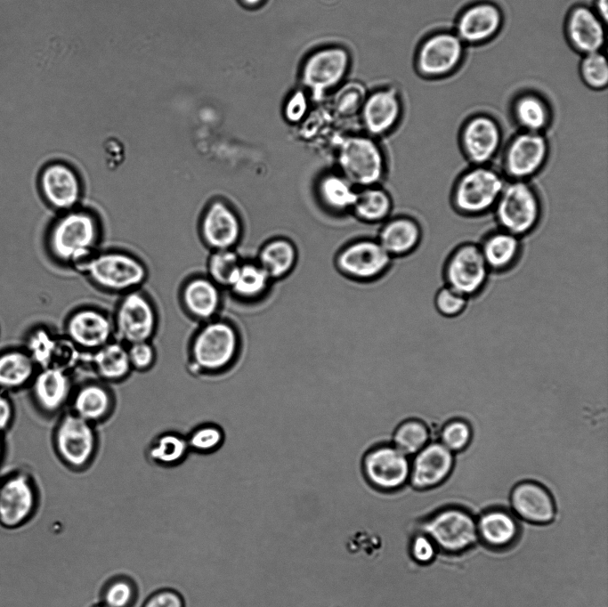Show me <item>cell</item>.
<instances>
[{"label": "cell", "mask_w": 608, "mask_h": 607, "mask_svg": "<svg viewBox=\"0 0 608 607\" xmlns=\"http://www.w3.org/2000/svg\"><path fill=\"white\" fill-rule=\"evenodd\" d=\"M507 179L491 165H470L455 180L450 192L452 208L466 217L492 212Z\"/></svg>", "instance_id": "7a4b0ae2"}, {"label": "cell", "mask_w": 608, "mask_h": 607, "mask_svg": "<svg viewBox=\"0 0 608 607\" xmlns=\"http://www.w3.org/2000/svg\"><path fill=\"white\" fill-rule=\"evenodd\" d=\"M339 173L354 187L377 186L385 174V155L369 135L344 138L336 150Z\"/></svg>", "instance_id": "5b68a950"}, {"label": "cell", "mask_w": 608, "mask_h": 607, "mask_svg": "<svg viewBox=\"0 0 608 607\" xmlns=\"http://www.w3.org/2000/svg\"><path fill=\"white\" fill-rule=\"evenodd\" d=\"M434 542L438 550L458 554L473 547L478 539L476 519L462 507L449 506L422 522L419 530Z\"/></svg>", "instance_id": "8992f818"}, {"label": "cell", "mask_w": 608, "mask_h": 607, "mask_svg": "<svg viewBox=\"0 0 608 607\" xmlns=\"http://www.w3.org/2000/svg\"><path fill=\"white\" fill-rule=\"evenodd\" d=\"M36 363L28 352L12 350L0 354V388L17 389L35 376Z\"/></svg>", "instance_id": "d590c367"}, {"label": "cell", "mask_w": 608, "mask_h": 607, "mask_svg": "<svg viewBox=\"0 0 608 607\" xmlns=\"http://www.w3.org/2000/svg\"><path fill=\"white\" fill-rule=\"evenodd\" d=\"M142 607H184V602L178 592L166 588L150 595Z\"/></svg>", "instance_id": "f5cc1de1"}, {"label": "cell", "mask_w": 608, "mask_h": 607, "mask_svg": "<svg viewBox=\"0 0 608 607\" xmlns=\"http://www.w3.org/2000/svg\"><path fill=\"white\" fill-rule=\"evenodd\" d=\"M308 111V100L303 91L294 92L286 101L284 116L288 122H300Z\"/></svg>", "instance_id": "816d5d0a"}, {"label": "cell", "mask_w": 608, "mask_h": 607, "mask_svg": "<svg viewBox=\"0 0 608 607\" xmlns=\"http://www.w3.org/2000/svg\"><path fill=\"white\" fill-rule=\"evenodd\" d=\"M66 336L82 352H93L114 339L112 320L93 308L72 312L65 324Z\"/></svg>", "instance_id": "d6986e66"}, {"label": "cell", "mask_w": 608, "mask_h": 607, "mask_svg": "<svg viewBox=\"0 0 608 607\" xmlns=\"http://www.w3.org/2000/svg\"><path fill=\"white\" fill-rule=\"evenodd\" d=\"M317 195L328 210L342 213L352 210L358 190L340 173H327L317 182Z\"/></svg>", "instance_id": "836d02e7"}, {"label": "cell", "mask_w": 608, "mask_h": 607, "mask_svg": "<svg viewBox=\"0 0 608 607\" xmlns=\"http://www.w3.org/2000/svg\"><path fill=\"white\" fill-rule=\"evenodd\" d=\"M240 348L238 328L230 319L215 318L203 322L190 344L193 371L221 376L235 363Z\"/></svg>", "instance_id": "6da1fadb"}, {"label": "cell", "mask_w": 608, "mask_h": 607, "mask_svg": "<svg viewBox=\"0 0 608 607\" xmlns=\"http://www.w3.org/2000/svg\"><path fill=\"white\" fill-rule=\"evenodd\" d=\"M463 52L464 43L456 33H435L422 43L417 57V69L425 77L445 76L458 66Z\"/></svg>", "instance_id": "e0dca14e"}, {"label": "cell", "mask_w": 608, "mask_h": 607, "mask_svg": "<svg viewBox=\"0 0 608 607\" xmlns=\"http://www.w3.org/2000/svg\"><path fill=\"white\" fill-rule=\"evenodd\" d=\"M468 298L445 285L435 293L434 303L437 312L444 317L452 318L464 312Z\"/></svg>", "instance_id": "c3c4849f"}, {"label": "cell", "mask_w": 608, "mask_h": 607, "mask_svg": "<svg viewBox=\"0 0 608 607\" xmlns=\"http://www.w3.org/2000/svg\"><path fill=\"white\" fill-rule=\"evenodd\" d=\"M37 184L45 202L53 209L69 211L75 206L81 195L77 174L68 165L53 161L41 168Z\"/></svg>", "instance_id": "ac0fdd59"}, {"label": "cell", "mask_w": 608, "mask_h": 607, "mask_svg": "<svg viewBox=\"0 0 608 607\" xmlns=\"http://www.w3.org/2000/svg\"><path fill=\"white\" fill-rule=\"evenodd\" d=\"M246 6L255 7L259 5L263 0H241Z\"/></svg>", "instance_id": "9f6ffc18"}, {"label": "cell", "mask_w": 608, "mask_h": 607, "mask_svg": "<svg viewBox=\"0 0 608 607\" xmlns=\"http://www.w3.org/2000/svg\"><path fill=\"white\" fill-rule=\"evenodd\" d=\"M96 607H106V606L103 605V604H101V605H98V606H96Z\"/></svg>", "instance_id": "680465c9"}, {"label": "cell", "mask_w": 608, "mask_h": 607, "mask_svg": "<svg viewBox=\"0 0 608 607\" xmlns=\"http://www.w3.org/2000/svg\"><path fill=\"white\" fill-rule=\"evenodd\" d=\"M2 450H3V448H2V441H1V439H0V458H1V455H2Z\"/></svg>", "instance_id": "6f0895ef"}, {"label": "cell", "mask_w": 608, "mask_h": 607, "mask_svg": "<svg viewBox=\"0 0 608 607\" xmlns=\"http://www.w3.org/2000/svg\"><path fill=\"white\" fill-rule=\"evenodd\" d=\"M492 213L498 228L522 239L539 224L542 201L529 181L507 180Z\"/></svg>", "instance_id": "277c9868"}, {"label": "cell", "mask_w": 608, "mask_h": 607, "mask_svg": "<svg viewBox=\"0 0 608 607\" xmlns=\"http://www.w3.org/2000/svg\"><path fill=\"white\" fill-rule=\"evenodd\" d=\"M392 208L393 202L390 195L377 185L361 188L358 191L352 211L361 221L376 223L385 221L389 216Z\"/></svg>", "instance_id": "f35d334b"}, {"label": "cell", "mask_w": 608, "mask_h": 607, "mask_svg": "<svg viewBox=\"0 0 608 607\" xmlns=\"http://www.w3.org/2000/svg\"><path fill=\"white\" fill-rule=\"evenodd\" d=\"M189 452L186 436L169 431L158 434L152 440L147 449V457L152 464L170 469L181 465Z\"/></svg>", "instance_id": "e575fe53"}, {"label": "cell", "mask_w": 608, "mask_h": 607, "mask_svg": "<svg viewBox=\"0 0 608 607\" xmlns=\"http://www.w3.org/2000/svg\"><path fill=\"white\" fill-rule=\"evenodd\" d=\"M521 238L497 228L488 232L478 243L490 272L511 270L519 261L523 245Z\"/></svg>", "instance_id": "f1b7e54d"}, {"label": "cell", "mask_w": 608, "mask_h": 607, "mask_svg": "<svg viewBox=\"0 0 608 607\" xmlns=\"http://www.w3.org/2000/svg\"><path fill=\"white\" fill-rule=\"evenodd\" d=\"M595 12L605 22L608 15V0H596Z\"/></svg>", "instance_id": "11a10c76"}, {"label": "cell", "mask_w": 608, "mask_h": 607, "mask_svg": "<svg viewBox=\"0 0 608 607\" xmlns=\"http://www.w3.org/2000/svg\"><path fill=\"white\" fill-rule=\"evenodd\" d=\"M510 506L515 515L527 522L545 525L556 516V506L550 491L534 481L517 483L510 493Z\"/></svg>", "instance_id": "44dd1931"}, {"label": "cell", "mask_w": 608, "mask_h": 607, "mask_svg": "<svg viewBox=\"0 0 608 607\" xmlns=\"http://www.w3.org/2000/svg\"><path fill=\"white\" fill-rule=\"evenodd\" d=\"M411 558L420 565L430 564L435 559L438 548L434 542L422 531H417L409 546Z\"/></svg>", "instance_id": "f907efd6"}, {"label": "cell", "mask_w": 608, "mask_h": 607, "mask_svg": "<svg viewBox=\"0 0 608 607\" xmlns=\"http://www.w3.org/2000/svg\"><path fill=\"white\" fill-rule=\"evenodd\" d=\"M137 587L127 577H117L104 587L101 604L106 607H135Z\"/></svg>", "instance_id": "b9f144b4"}, {"label": "cell", "mask_w": 608, "mask_h": 607, "mask_svg": "<svg viewBox=\"0 0 608 607\" xmlns=\"http://www.w3.org/2000/svg\"><path fill=\"white\" fill-rule=\"evenodd\" d=\"M401 116V103L393 88L368 94L361 109L363 126L369 136H381L393 130Z\"/></svg>", "instance_id": "7402d4cb"}, {"label": "cell", "mask_w": 608, "mask_h": 607, "mask_svg": "<svg viewBox=\"0 0 608 607\" xmlns=\"http://www.w3.org/2000/svg\"><path fill=\"white\" fill-rule=\"evenodd\" d=\"M114 338L128 345L151 341L158 328V316L150 301L141 293H127L119 302L112 320Z\"/></svg>", "instance_id": "8fae6325"}, {"label": "cell", "mask_w": 608, "mask_h": 607, "mask_svg": "<svg viewBox=\"0 0 608 607\" xmlns=\"http://www.w3.org/2000/svg\"><path fill=\"white\" fill-rule=\"evenodd\" d=\"M366 96L361 85L357 83L346 84L336 93L333 105L338 114L343 116L353 115L361 110Z\"/></svg>", "instance_id": "7dc6e473"}, {"label": "cell", "mask_w": 608, "mask_h": 607, "mask_svg": "<svg viewBox=\"0 0 608 607\" xmlns=\"http://www.w3.org/2000/svg\"><path fill=\"white\" fill-rule=\"evenodd\" d=\"M430 442V429L424 419L410 417L395 428L391 444L401 452L412 457Z\"/></svg>", "instance_id": "ab89813d"}, {"label": "cell", "mask_w": 608, "mask_h": 607, "mask_svg": "<svg viewBox=\"0 0 608 607\" xmlns=\"http://www.w3.org/2000/svg\"><path fill=\"white\" fill-rule=\"evenodd\" d=\"M71 412L96 425L105 421L115 408V396L106 383L87 381L73 390L70 397Z\"/></svg>", "instance_id": "cb8c5ba5"}, {"label": "cell", "mask_w": 608, "mask_h": 607, "mask_svg": "<svg viewBox=\"0 0 608 607\" xmlns=\"http://www.w3.org/2000/svg\"><path fill=\"white\" fill-rule=\"evenodd\" d=\"M604 21L596 12L584 5L572 10L566 21V33L573 48L588 54L600 52L604 45Z\"/></svg>", "instance_id": "4316f807"}, {"label": "cell", "mask_w": 608, "mask_h": 607, "mask_svg": "<svg viewBox=\"0 0 608 607\" xmlns=\"http://www.w3.org/2000/svg\"><path fill=\"white\" fill-rule=\"evenodd\" d=\"M61 462L73 472H85L96 456L98 435L95 425L70 412L60 419L53 436Z\"/></svg>", "instance_id": "52a82bcc"}, {"label": "cell", "mask_w": 608, "mask_h": 607, "mask_svg": "<svg viewBox=\"0 0 608 607\" xmlns=\"http://www.w3.org/2000/svg\"><path fill=\"white\" fill-rule=\"evenodd\" d=\"M190 451L199 454H212L224 444L225 433L222 425L208 423L195 427L186 436Z\"/></svg>", "instance_id": "60d3db41"}, {"label": "cell", "mask_w": 608, "mask_h": 607, "mask_svg": "<svg viewBox=\"0 0 608 607\" xmlns=\"http://www.w3.org/2000/svg\"><path fill=\"white\" fill-rule=\"evenodd\" d=\"M362 473L369 486L377 493L392 494L409 485L410 457L391 443L369 449L362 458Z\"/></svg>", "instance_id": "9c48e42d"}, {"label": "cell", "mask_w": 608, "mask_h": 607, "mask_svg": "<svg viewBox=\"0 0 608 607\" xmlns=\"http://www.w3.org/2000/svg\"><path fill=\"white\" fill-rule=\"evenodd\" d=\"M458 140L460 150L470 165H491L503 147L499 124L483 114L475 115L464 123Z\"/></svg>", "instance_id": "5bb4252c"}, {"label": "cell", "mask_w": 608, "mask_h": 607, "mask_svg": "<svg viewBox=\"0 0 608 607\" xmlns=\"http://www.w3.org/2000/svg\"><path fill=\"white\" fill-rule=\"evenodd\" d=\"M499 8L487 2L467 7L458 17L457 35L467 44H481L493 37L502 26Z\"/></svg>", "instance_id": "603a6c76"}, {"label": "cell", "mask_w": 608, "mask_h": 607, "mask_svg": "<svg viewBox=\"0 0 608 607\" xmlns=\"http://www.w3.org/2000/svg\"><path fill=\"white\" fill-rule=\"evenodd\" d=\"M478 539L492 549H505L512 546L520 533L515 515L502 508L483 512L476 519Z\"/></svg>", "instance_id": "f546056e"}, {"label": "cell", "mask_w": 608, "mask_h": 607, "mask_svg": "<svg viewBox=\"0 0 608 607\" xmlns=\"http://www.w3.org/2000/svg\"><path fill=\"white\" fill-rule=\"evenodd\" d=\"M201 231L206 242L215 250L231 249L240 238L241 224L231 207L215 201L203 217Z\"/></svg>", "instance_id": "484cf974"}, {"label": "cell", "mask_w": 608, "mask_h": 607, "mask_svg": "<svg viewBox=\"0 0 608 607\" xmlns=\"http://www.w3.org/2000/svg\"><path fill=\"white\" fill-rule=\"evenodd\" d=\"M127 353L133 370L148 371L156 361V350L151 341H142L127 345Z\"/></svg>", "instance_id": "681fc988"}, {"label": "cell", "mask_w": 608, "mask_h": 607, "mask_svg": "<svg viewBox=\"0 0 608 607\" xmlns=\"http://www.w3.org/2000/svg\"><path fill=\"white\" fill-rule=\"evenodd\" d=\"M445 285L468 299L480 294L491 273L476 243L464 242L448 255L443 265Z\"/></svg>", "instance_id": "30bf717a"}, {"label": "cell", "mask_w": 608, "mask_h": 607, "mask_svg": "<svg viewBox=\"0 0 608 607\" xmlns=\"http://www.w3.org/2000/svg\"><path fill=\"white\" fill-rule=\"evenodd\" d=\"M13 418V409L9 399L0 393V433L9 428Z\"/></svg>", "instance_id": "db71d44e"}, {"label": "cell", "mask_w": 608, "mask_h": 607, "mask_svg": "<svg viewBox=\"0 0 608 607\" xmlns=\"http://www.w3.org/2000/svg\"><path fill=\"white\" fill-rule=\"evenodd\" d=\"M297 252L295 245L287 239L278 238L267 241L258 254V264L272 279L286 277L295 267Z\"/></svg>", "instance_id": "d6a6232c"}, {"label": "cell", "mask_w": 608, "mask_h": 607, "mask_svg": "<svg viewBox=\"0 0 608 607\" xmlns=\"http://www.w3.org/2000/svg\"><path fill=\"white\" fill-rule=\"evenodd\" d=\"M501 173L507 180L529 181L546 166L550 147L541 133L520 131L502 147Z\"/></svg>", "instance_id": "ba28073f"}, {"label": "cell", "mask_w": 608, "mask_h": 607, "mask_svg": "<svg viewBox=\"0 0 608 607\" xmlns=\"http://www.w3.org/2000/svg\"><path fill=\"white\" fill-rule=\"evenodd\" d=\"M473 438L470 424L461 418H454L444 424L440 432V443L452 453L466 449Z\"/></svg>", "instance_id": "ee69618b"}, {"label": "cell", "mask_w": 608, "mask_h": 607, "mask_svg": "<svg viewBox=\"0 0 608 607\" xmlns=\"http://www.w3.org/2000/svg\"><path fill=\"white\" fill-rule=\"evenodd\" d=\"M513 115L520 131L541 133L550 123V111L545 101L535 94H523L514 104Z\"/></svg>", "instance_id": "74e56055"}, {"label": "cell", "mask_w": 608, "mask_h": 607, "mask_svg": "<svg viewBox=\"0 0 608 607\" xmlns=\"http://www.w3.org/2000/svg\"><path fill=\"white\" fill-rule=\"evenodd\" d=\"M580 76L585 84L596 90H602L608 84V64L600 52L584 54L580 65Z\"/></svg>", "instance_id": "f6af8a7d"}, {"label": "cell", "mask_w": 608, "mask_h": 607, "mask_svg": "<svg viewBox=\"0 0 608 607\" xmlns=\"http://www.w3.org/2000/svg\"><path fill=\"white\" fill-rule=\"evenodd\" d=\"M454 462V453L439 441H430L410 458L409 485L419 491L436 488L449 478Z\"/></svg>", "instance_id": "ffe728a7"}, {"label": "cell", "mask_w": 608, "mask_h": 607, "mask_svg": "<svg viewBox=\"0 0 608 607\" xmlns=\"http://www.w3.org/2000/svg\"><path fill=\"white\" fill-rule=\"evenodd\" d=\"M238 255L231 249L216 250L208 263L212 280L221 286L230 287L240 267Z\"/></svg>", "instance_id": "7bdbcfd3"}, {"label": "cell", "mask_w": 608, "mask_h": 607, "mask_svg": "<svg viewBox=\"0 0 608 607\" xmlns=\"http://www.w3.org/2000/svg\"><path fill=\"white\" fill-rule=\"evenodd\" d=\"M392 259L377 240L359 239L340 250L336 265L339 271L353 280L371 281L388 270Z\"/></svg>", "instance_id": "9a60e30c"}, {"label": "cell", "mask_w": 608, "mask_h": 607, "mask_svg": "<svg viewBox=\"0 0 608 607\" xmlns=\"http://www.w3.org/2000/svg\"><path fill=\"white\" fill-rule=\"evenodd\" d=\"M85 270L97 285L115 292L131 290L146 277L142 263L122 253L97 255L86 263Z\"/></svg>", "instance_id": "7c38bea8"}, {"label": "cell", "mask_w": 608, "mask_h": 607, "mask_svg": "<svg viewBox=\"0 0 608 607\" xmlns=\"http://www.w3.org/2000/svg\"><path fill=\"white\" fill-rule=\"evenodd\" d=\"M423 231L417 220L398 216L388 220L381 228L377 241L392 256H404L419 246Z\"/></svg>", "instance_id": "4dcf8cb0"}, {"label": "cell", "mask_w": 608, "mask_h": 607, "mask_svg": "<svg viewBox=\"0 0 608 607\" xmlns=\"http://www.w3.org/2000/svg\"><path fill=\"white\" fill-rule=\"evenodd\" d=\"M38 507V493L32 479L15 473L0 482V525L18 529L30 521Z\"/></svg>", "instance_id": "4fadbf2b"}, {"label": "cell", "mask_w": 608, "mask_h": 607, "mask_svg": "<svg viewBox=\"0 0 608 607\" xmlns=\"http://www.w3.org/2000/svg\"><path fill=\"white\" fill-rule=\"evenodd\" d=\"M82 363H87L104 383L121 382L133 371L127 345L115 338L93 352H84Z\"/></svg>", "instance_id": "83f0119b"}, {"label": "cell", "mask_w": 608, "mask_h": 607, "mask_svg": "<svg viewBox=\"0 0 608 607\" xmlns=\"http://www.w3.org/2000/svg\"><path fill=\"white\" fill-rule=\"evenodd\" d=\"M271 279L258 263H241L238 273L229 287L232 294L244 303L262 299L268 291Z\"/></svg>", "instance_id": "8d00e7d4"}, {"label": "cell", "mask_w": 608, "mask_h": 607, "mask_svg": "<svg viewBox=\"0 0 608 607\" xmlns=\"http://www.w3.org/2000/svg\"><path fill=\"white\" fill-rule=\"evenodd\" d=\"M58 337L53 336L47 329H36L28 340V353L36 365L42 368H49L54 352Z\"/></svg>", "instance_id": "bcb514c9"}, {"label": "cell", "mask_w": 608, "mask_h": 607, "mask_svg": "<svg viewBox=\"0 0 608 607\" xmlns=\"http://www.w3.org/2000/svg\"><path fill=\"white\" fill-rule=\"evenodd\" d=\"M70 372L45 368L33 377L32 393L39 408L48 414L61 410L72 394Z\"/></svg>", "instance_id": "d4e9b609"}, {"label": "cell", "mask_w": 608, "mask_h": 607, "mask_svg": "<svg viewBox=\"0 0 608 607\" xmlns=\"http://www.w3.org/2000/svg\"><path fill=\"white\" fill-rule=\"evenodd\" d=\"M97 238V223L90 214L69 211L48 227L45 245L53 260L77 263L91 253Z\"/></svg>", "instance_id": "3957f363"}, {"label": "cell", "mask_w": 608, "mask_h": 607, "mask_svg": "<svg viewBox=\"0 0 608 607\" xmlns=\"http://www.w3.org/2000/svg\"><path fill=\"white\" fill-rule=\"evenodd\" d=\"M182 303L189 315L206 322L216 318L221 307V295L213 280L198 278L183 288Z\"/></svg>", "instance_id": "1f68e13d"}, {"label": "cell", "mask_w": 608, "mask_h": 607, "mask_svg": "<svg viewBox=\"0 0 608 607\" xmlns=\"http://www.w3.org/2000/svg\"><path fill=\"white\" fill-rule=\"evenodd\" d=\"M349 67L350 56L344 48H319L304 61L301 70L302 82L312 95H321L341 83Z\"/></svg>", "instance_id": "2e32d148"}]
</instances>
